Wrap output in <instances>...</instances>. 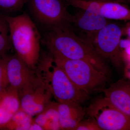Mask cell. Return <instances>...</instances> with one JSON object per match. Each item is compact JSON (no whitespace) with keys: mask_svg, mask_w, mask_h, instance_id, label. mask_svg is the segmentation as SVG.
I'll list each match as a JSON object with an SVG mask.
<instances>
[{"mask_svg":"<svg viewBox=\"0 0 130 130\" xmlns=\"http://www.w3.org/2000/svg\"><path fill=\"white\" fill-rule=\"evenodd\" d=\"M53 58L55 64L63 70L74 85L89 95L102 92L106 88L109 76L97 70L88 61Z\"/></svg>","mask_w":130,"mask_h":130,"instance_id":"cell-4","label":"cell"},{"mask_svg":"<svg viewBox=\"0 0 130 130\" xmlns=\"http://www.w3.org/2000/svg\"><path fill=\"white\" fill-rule=\"evenodd\" d=\"M102 130H130V117L113 106L105 97L96 100L86 109Z\"/></svg>","mask_w":130,"mask_h":130,"instance_id":"cell-8","label":"cell"},{"mask_svg":"<svg viewBox=\"0 0 130 130\" xmlns=\"http://www.w3.org/2000/svg\"><path fill=\"white\" fill-rule=\"evenodd\" d=\"M29 130H44L43 128L37 123L33 121L31 124Z\"/></svg>","mask_w":130,"mask_h":130,"instance_id":"cell-21","label":"cell"},{"mask_svg":"<svg viewBox=\"0 0 130 130\" xmlns=\"http://www.w3.org/2000/svg\"><path fill=\"white\" fill-rule=\"evenodd\" d=\"M116 2L120 3H127L129 2V0H115Z\"/></svg>","mask_w":130,"mask_h":130,"instance_id":"cell-23","label":"cell"},{"mask_svg":"<svg viewBox=\"0 0 130 130\" xmlns=\"http://www.w3.org/2000/svg\"><path fill=\"white\" fill-rule=\"evenodd\" d=\"M125 33L129 37V38L130 39V23H129L126 26L124 30Z\"/></svg>","mask_w":130,"mask_h":130,"instance_id":"cell-22","label":"cell"},{"mask_svg":"<svg viewBox=\"0 0 130 130\" xmlns=\"http://www.w3.org/2000/svg\"><path fill=\"white\" fill-rule=\"evenodd\" d=\"M5 16L16 54L31 69L36 70L42 54V36L37 26L26 12L14 17Z\"/></svg>","mask_w":130,"mask_h":130,"instance_id":"cell-2","label":"cell"},{"mask_svg":"<svg viewBox=\"0 0 130 130\" xmlns=\"http://www.w3.org/2000/svg\"><path fill=\"white\" fill-rule=\"evenodd\" d=\"M129 3H130V0H129V2H128Z\"/></svg>","mask_w":130,"mask_h":130,"instance_id":"cell-26","label":"cell"},{"mask_svg":"<svg viewBox=\"0 0 130 130\" xmlns=\"http://www.w3.org/2000/svg\"><path fill=\"white\" fill-rule=\"evenodd\" d=\"M120 46V48L124 49L123 52L121 51V55L123 59L124 58L130 61V39L121 40Z\"/></svg>","mask_w":130,"mask_h":130,"instance_id":"cell-20","label":"cell"},{"mask_svg":"<svg viewBox=\"0 0 130 130\" xmlns=\"http://www.w3.org/2000/svg\"><path fill=\"white\" fill-rule=\"evenodd\" d=\"M20 109L18 90L8 85L0 93V129Z\"/></svg>","mask_w":130,"mask_h":130,"instance_id":"cell-13","label":"cell"},{"mask_svg":"<svg viewBox=\"0 0 130 130\" xmlns=\"http://www.w3.org/2000/svg\"><path fill=\"white\" fill-rule=\"evenodd\" d=\"M48 121V130H61L58 102L52 101L42 111Z\"/></svg>","mask_w":130,"mask_h":130,"instance_id":"cell-16","label":"cell"},{"mask_svg":"<svg viewBox=\"0 0 130 130\" xmlns=\"http://www.w3.org/2000/svg\"><path fill=\"white\" fill-rule=\"evenodd\" d=\"M75 130H102L97 123L93 119L89 117L83 120L77 126Z\"/></svg>","mask_w":130,"mask_h":130,"instance_id":"cell-19","label":"cell"},{"mask_svg":"<svg viewBox=\"0 0 130 130\" xmlns=\"http://www.w3.org/2000/svg\"><path fill=\"white\" fill-rule=\"evenodd\" d=\"M32 20L44 32L71 27L73 14L61 0H28Z\"/></svg>","mask_w":130,"mask_h":130,"instance_id":"cell-5","label":"cell"},{"mask_svg":"<svg viewBox=\"0 0 130 130\" xmlns=\"http://www.w3.org/2000/svg\"><path fill=\"white\" fill-rule=\"evenodd\" d=\"M102 92L113 106L130 117V81L121 79Z\"/></svg>","mask_w":130,"mask_h":130,"instance_id":"cell-10","label":"cell"},{"mask_svg":"<svg viewBox=\"0 0 130 130\" xmlns=\"http://www.w3.org/2000/svg\"><path fill=\"white\" fill-rule=\"evenodd\" d=\"M6 69L9 85L18 90L30 79L35 71L31 69L16 54L8 56Z\"/></svg>","mask_w":130,"mask_h":130,"instance_id":"cell-11","label":"cell"},{"mask_svg":"<svg viewBox=\"0 0 130 130\" xmlns=\"http://www.w3.org/2000/svg\"><path fill=\"white\" fill-rule=\"evenodd\" d=\"M123 32L119 25L110 22L86 41L104 59L119 67L123 63L120 43Z\"/></svg>","mask_w":130,"mask_h":130,"instance_id":"cell-7","label":"cell"},{"mask_svg":"<svg viewBox=\"0 0 130 130\" xmlns=\"http://www.w3.org/2000/svg\"><path fill=\"white\" fill-rule=\"evenodd\" d=\"M61 1L64 3L66 5H69L70 2L72 1V0H61Z\"/></svg>","mask_w":130,"mask_h":130,"instance_id":"cell-24","label":"cell"},{"mask_svg":"<svg viewBox=\"0 0 130 130\" xmlns=\"http://www.w3.org/2000/svg\"><path fill=\"white\" fill-rule=\"evenodd\" d=\"M41 43L53 58L86 61L109 76L110 71L106 60L89 43L77 35L71 28L44 32Z\"/></svg>","mask_w":130,"mask_h":130,"instance_id":"cell-1","label":"cell"},{"mask_svg":"<svg viewBox=\"0 0 130 130\" xmlns=\"http://www.w3.org/2000/svg\"><path fill=\"white\" fill-rule=\"evenodd\" d=\"M61 130H75L86 114V109L73 102H58Z\"/></svg>","mask_w":130,"mask_h":130,"instance_id":"cell-12","label":"cell"},{"mask_svg":"<svg viewBox=\"0 0 130 130\" xmlns=\"http://www.w3.org/2000/svg\"><path fill=\"white\" fill-rule=\"evenodd\" d=\"M18 93L20 109L32 117L42 111L53 97L46 83L36 70Z\"/></svg>","mask_w":130,"mask_h":130,"instance_id":"cell-6","label":"cell"},{"mask_svg":"<svg viewBox=\"0 0 130 130\" xmlns=\"http://www.w3.org/2000/svg\"><path fill=\"white\" fill-rule=\"evenodd\" d=\"M79 9L73 14L71 29L86 41L93 37L110 22L109 20L96 12L89 9Z\"/></svg>","mask_w":130,"mask_h":130,"instance_id":"cell-9","label":"cell"},{"mask_svg":"<svg viewBox=\"0 0 130 130\" xmlns=\"http://www.w3.org/2000/svg\"><path fill=\"white\" fill-rule=\"evenodd\" d=\"M35 70L46 83L57 102H73L81 105L89 100V95L74 85L49 53L42 54Z\"/></svg>","mask_w":130,"mask_h":130,"instance_id":"cell-3","label":"cell"},{"mask_svg":"<svg viewBox=\"0 0 130 130\" xmlns=\"http://www.w3.org/2000/svg\"><path fill=\"white\" fill-rule=\"evenodd\" d=\"M12 47L9 24L5 15L0 14V58L8 55Z\"/></svg>","mask_w":130,"mask_h":130,"instance_id":"cell-15","label":"cell"},{"mask_svg":"<svg viewBox=\"0 0 130 130\" xmlns=\"http://www.w3.org/2000/svg\"><path fill=\"white\" fill-rule=\"evenodd\" d=\"M28 0H0V8L8 11L15 12L22 9Z\"/></svg>","mask_w":130,"mask_h":130,"instance_id":"cell-17","label":"cell"},{"mask_svg":"<svg viewBox=\"0 0 130 130\" xmlns=\"http://www.w3.org/2000/svg\"><path fill=\"white\" fill-rule=\"evenodd\" d=\"M129 73V76L130 77V72Z\"/></svg>","mask_w":130,"mask_h":130,"instance_id":"cell-25","label":"cell"},{"mask_svg":"<svg viewBox=\"0 0 130 130\" xmlns=\"http://www.w3.org/2000/svg\"><path fill=\"white\" fill-rule=\"evenodd\" d=\"M33 122V117L20 109L14 114L2 129L29 130Z\"/></svg>","mask_w":130,"mask_h":130,"instance_id":"cell-14","label":"cell"},{"mask_svg":"<svg viewBox=\"0 0 130 130\" xmlns=\"http://www.w3.org/2000/svg\"><path fill=\"white\" fill-rule=\"evenodd\" d=\"M8 56L0 58V93L9 85L6 69Z\"/></svg>","mask_w":130,"mask_h":130,"instance_id":"cell-18","label":"cell"}]
</instances>
